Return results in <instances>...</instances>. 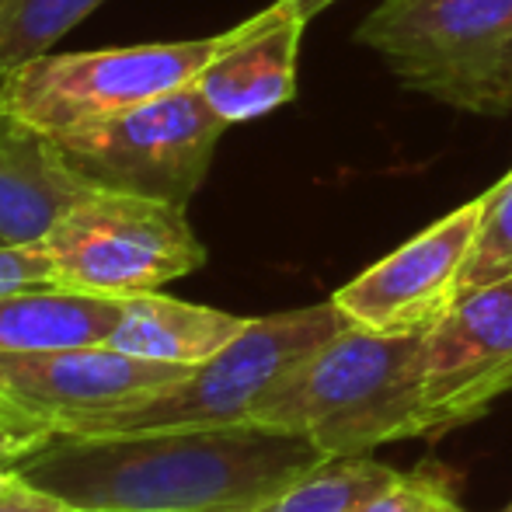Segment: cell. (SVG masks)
Returning <instances> with one entry per match:
<instances>
[{"mask_svg":"<svg viewBox=\"0 0 512 512\" xmlns=\"http://www.w3.org/2000/svg\"><path fill=\"white\" fill-rule=\"evenodd\" d=\"M328 453L262 422L63 436L18 457V474L70 512H258Z\"/></svg>","mask_w":512,"mask_h":512,"instance_id":"cell-1","label":"cell"},{"mask_svg":"<svg viewBox=\"0 0 512 512\" xmlns=\"http://www.w3.org/2000/svg\"><path fill=\"white\" fill-rule=\"evenodd\" d=\"M425 335H387L349 324L300 359L251 422L314 439L328 457H370L401 439H429L422 398Z\"/></svg>","mask_w":512,"mask_h":512,"instance_id":"cell-2","label":"cell"},{"mask_svg":"<svg viewBox=\"0 0 512 512\" xmlns=\"http://www.w3.org/2000/svg\"><path fill=\"white\" fill-rule=\"evenodd\" d=\"M349 314L324 300L314 307L248 317L244 331L230 338L216 356L192 366L182 380L122 401L115 408L56 422L49 432L63 436H115V432L185 429V425H237L251 422L258 401L324 342L349 328Z\"/></svg>","mask_w":512,"mask_h":512,"instance_id":"cell-3","label":"cell"},{"mask_svg":"<svg viewBox=\"0 0 512 512\" xmlns=\"http://www.w3.org/2000/svg\"><path fill=\"white\" fill-rule=\"evenodd\" d=\"M356 42L408 91L467 115H512V0H380Z\"/></svg>","mask_w":512,"mask_h":512,"instance_id":"cell-4","label":"cell"},{"mask_svg":"<svg viewBox=\"0 0 512 512\" xmlns=\"http://www.w3.org/2000/svg\"><path fill=\"white\" fill-rule=\"evenodd\" d=\"M234 28L206 39L46 53L0 74V112L42 136L102 122L150 98L189 88L227 49Z\"/></svg>","mask_w":512,"mask_h":512,"instance_id":"cell-5","label":"cell"},{"mask_svg":"<svg viewBox=\"0 0 512 512\" xmlns=\"http://www.w3.org/2000/svg\"><path fill=\"white\" fill-rule=\"evenodd\" d=\"M39 244L56 286L115 300L157 293L206 265L185 206L112 189H84Z\"/></svg>","mask_w":512,"mask_h":512,"instance_id":"cell-6","label":"cell"},{"mask_svg":"<svg viewBox=\"0 0 512 512\" xmlns=\"http://www.w3.org/2000/svg\"><path fill=\"white\" fill-rule=\"evenodd\" d=\"M223 133L227 122L189 84L49 140L70 175L88 189L189 206L206 182Z\"/></svg>","mask_w":512,"mask_h":512,"instance_id":"cell-7","label":"cell"},{"mask_svg":"<svg viewBox=\"0 0 512 512\" xmlns=\"http://www.w3.org/2000/svg\"><path fill=\"white\" fill-rule=\"evenodd\" d=\"M481 213L485 196L457 206L398 251L359 272L331 300L359 328L387 335H425L460 300Z\"/></svg>","mask_w":512,"mask_h":512,"instance_id":"cell-8","label":"cell"},{"mask_svg":"<svg viewBox=\"0 0 512 512\" xmlns=\"http://www.w3.org/2000/svg\"><path fill=\"white\" fill-rule=\"evenodd\" d=\"M512 391V279L464 293L425 331L422 398L429 439L481 418Z\"/></svg>","mask_w":512,"mask_h":512,"instance_id":"cell-9","label":"cell"},{"mask_svg":"<svg viewBox=\"0 0 512 512\" xmlns=\"http://www.w3.org/2000/svg\"><path fill=\"white\" fill-rule=\"evenodd\" d=\"M192 366L150 363L108 345L53 352H0V394L53 429L77 415L115 408L175 384Z\"/></svg>","mask_w":512,"mask_h":512,"instance_id":"cell-10","label":"cell"},{"mask_svg":"<svg viewBox=\"0 0 512 512\" xmlns=\"http://www.w3.org/2000/svg\"><path fill=\"white\" fill-rule=\"evenodd\" d=\"M307 18L293 0H276L234 25L227 49L199 74V95L227 126L276 112L297 95V60Z\"/></svg>","mask_w":512,"mask_h":512,"instance_id":"cell-11","label":"cell"},{"mask_svg":"<svg viewBox=\"0 0 512 512\" xmlns=\"http://www.w3.org/2000/svg\"><path fill=\"white\" fill-rule=\"evenodd\" d=\"M84 189L49 136L0 112V244H39Z\"/></svg>","mask_w":512,"mask_h":512,"instance_id":"cell-12","label":"cell"},{"mask_svg":"<svg viewBox=\"0 0 512 512\" xmlns=\"http://www.w3.org/2000/svg\"><path fill=\"white\" fill-rule=\"evenodd\" d=\"M248 317L227 314V310L185 304V300L157 293H136L122 300V314L115 324L108 349L126 352L150 363L171 366H199L237 338Z\"/></svg>","mask_w":512,"mask_h":512,"instance_id":"cell-13","label":"cell"},{"mask_svg":"<svg viewBox=\"0 0 512 512\" xmlns=\"http://www.w3.org/2000/svg\"><path fill=\"white\" fill-rule=\"evenodd\" d=\"M122 300L67 286H35L0 297V352H53L105 345Z\"/></svg>","mask_w":512,"mask_h":512,"instance_id":"cell-14","label":"cell"},{"mask_svg":"<svg viewBox=\"0 0 512 512\" xmlns=\"http://www.w3.org/2000/svg\"><path fill=\"white\" fill-rule=\"evenodd\" d=\"M398 474L370 457H328L258 512H363Z\"/></svg>","mask_w":512,"mask_h":512,"instance_id":"cell-15","label":"cell"},{"mask_svg":"<svg viewBox=\"0 0 512 512\" xmlns=\"http://www.w3.org/2000/svg\"><path fill=\"white\" fill-rule=\"evenodd\" d=\"M105 0H0V74L46 56Z\"/></svg>","mask_w":512,"mask_h":512,"instance_id":"cell-16","label":"cell"},{"mask_svg":"<svg viewBox=\"0 0 512 512\" xmlns=\"http://www.w3.org/2000/svg\"><path fill=\"white\" fill-rule=\"evenodd\" d=\"M512 279V171L495 189L485 192V213L478 223L471 258H467L460 297L481 286Z\"/></svg>","mask_w":512,"mask_h":512,"instance_id":"cell-17","label":"cell"},{"mask_svg":"<svg viewBox=\"0 0 512 512\" xmlns=\"http://www.w3.org/2000/svg\"><path fill=\"white\" fill-rule=\"evenodd\" d=\"M363 512H464L439 481L425 471L398 474L394 485H387Z\"/></svg>","mask_w":512,"mask_h":512,"instance_id":"cell-18","label":"cell"},{"mask_svg":"<svg viewBox=\"0 0 512 512\" xmlns=\"http://www.w3.org/2000/svg\"><path fill=\"white\" fill-rule=\"evenodd\" d=\"M35 286H56L53 262L42 244H0V297Z\"/></svg>","mask_w":512,"mask_h":512,"instance_id":"cell-19","label":"cell"},{"mask_svg":"<svg viewBox=\"0 0 512 512\" xmlns=\"http://www.w3.org/2000/svg\"><path fill=\"white\" fill-rule=\"evenodd\" d=\"M0 512H70L60 499L39 492L35 485H28L25 478H14L0 488Z\"/></svg>","mask_w":512,"mask_h":512,"instance_id":"cell-20","label":"cell"},{"mask_svg":"<svg viewBox=\"0 0 512 512\" xmlns=\"http://www.w3.org/2000/svg\"><path fill=\"white\" fill-rule=\"evenodd\" d=\"M32 446L39 443H32V439H0V488L18 478V457L32 450Z\"/></svg>","mask_w":512,"mask_h":512,"instance_id":"cell-21","label":"cell"},{"mask_svg":"<svg viewBox=\"0 0 512 512\" xmlns=\"http://www.w3.org/2000/svg\"><path fill=\"white\" fill-rule=\"evenodd\" d=\"M46 436H49L46 429H32V425H18L0 418V439H32V443H42Z\"/></svg>","mask_w":512,"mask_h":512,"instance_id":"cell-22","label":"cell"},{"mask_svg":"<svg viewBox=\"0 0 512 512\" xmlns=\"http://www.w3.org/2000/svg\"><path fill=\"white\" fill-rule=\"evenodd\" d=\"M0 418H7V422H18V425H32V429H46L49 432V425L46 422H39V418H32V415H25L18 405H11V401L0 394Z\"/></svg>","mask_w":512,"mask_h":512,"instance_id":"cell-23","label":"cell"},{"mask_svg":"<svg viewBox=\"0 0 512 512\" xmlns=\"http://www.w3.org/2000/svg\"><path fill=\"white\" fill-rule=\"evenodd\" d=\"M293 4H297V11L310 21V18H317L321 11H328V7L335 4V0H293Z\"/></svg>","mask_w":512,"mask_h":512,"instance_id":"cell-24","label":"cell"},{"mask_svg":"<svg viewBox=\"0 0 512 512\" xmlns=\"http://www.w3.org/2000/svg\"><path fill=\"white\" fill-rule=\"evenodd\" d=\"M499 512H512V502H509V506H506V509H499Z\"/></svg>","mask_w":512,"mask_h":512,"instance_id":"cell-25","label":"cell"}]
</instances>
